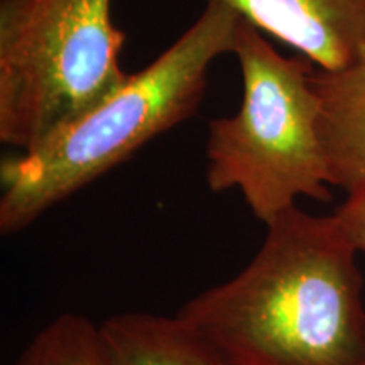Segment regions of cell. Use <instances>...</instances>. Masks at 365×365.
<instances>
[{
    "instance_id": "9",
    "label": "cell",
    "mask_w": 365,
    "mask_h": 365,
    "mask_svg": "<svg viewBox=\"0 0 365 365\" xmlns=\"http://www.w3.org/2000/svg\"><path fill=\"white\" fill-rule=\"evenodd\" d=\"M333 215L357 254L365 255V186L349 193V198Z\"/></svg>"
},
{
    "instance_id": "5",
    "label": "cell",
    "mask_w": 365,
    "mask_h": 365,
    "mask_svg": "<svg viewBox=\"0 0 365 365\" xmlns=\"http://www.w3.org/2000/svg\"><path fill=\"white\" fill-rule=\"evenodd\" d=\"M234 9L261 33L336 71L365 51V0H207Z\"/></svg>"
},
{
    "instance_id": "2",
    "label": "cell",
    "mask_w": 365,
    "mask_h": 365,
    "mask_svg": "<svg viewBox=\"0 0 365 365\" xmlns=\"http://www.w3.org/2000/svg\"><path fill=\"white\" fill-rule=\"evenodd\" d=\"M240 16L207 2L175 44L83 115L0 164V232L12 235L198 110L210 66L234 53Z\"/></svg>"
},
{
    "instance_id": "1",
    "label": "cell",
    "mask_w": 365,
    "mask_h": 365,
    "mask_svg": "<svg viewBox=\"0 0 365 365\" xmlns=\"http://www.w3.org/2000/svg\"><path fill=\"white\" fill-rule=\"evenodd\" d=\"M266 227L252 261L176 317L237 365H365L364 279L335 215L294 205Z\"/></svg>"
},
{
    "instance_id": "7",
    "label": "cell",
    "mask_w": 365,
    "mask_h": 365,
    "mask_svg": "<svg viewBox=\"0 0 365 365\" xmlns=\"http://www.w3.org/2000/svg\"><path fill=\"white\" fill-rule=\"evenodd\" d=\"M103 365H237L176 317L118 313L98 325Z\"/></svg>"
},
{
    "instance_id": "4",
    "label": "cell",
    "mask_w": 365,
    "mask_h": 365,
    "mask_svg": "<svg viewBox=\"0 0 365 365\" xmlns=\"http://www.w3.org/2000/svg\"><path fill=\"white\" fill-rule=\"evenodd\" d=\"M112 0H0V140L33 149L125 83Z\"/></svg>"
},
{
    "instance_id": "3",
    "label": "cell",
    "mask_w": 365,
    "mask_h": 365,
    "mask_svg": "<svg viewBox=\"0 0 365 365\" xmlns=\"http://www.w3.org/2000/svg\"><path fill=\"white\" fill-rule=\"evenodd\" d=\"M234 54L244 93L234 115L208 124V188L215 193L239 190L262 223L303 196L328 202L331 193L313 66L282 56L242 17Z\"/></svg>"
},
{
    "instance_id": "8",
    "label": "cell",
    "mask_w": 365,
    "mask_h": 365,
    "mask_svg": "<svg viewBox=\"0 0 365 365\" xmlns=\"http://www.w3.org/2000/svg\"><path fill=\"white\" fill-rule=\"evenodd\" d=\"M17 365H103L98 325L76 313H63L36 333Z\"/></svg>"
},
{
    "instance_id": "6",
    "label": "cell",
    "mask_w": 365,
    "mask_h": 365,
    "mask_svg": "<svg viewBox=\"0 0 365 365\" xmlns=\"http://www.w3.org/2000/svg\"><path fill=\"white\" fill-rule=\"evenodd\" d=\"M312 85L328 181L352 193L365 186V51L341 70L313 71Z\"/></svg>"
}]
</instances>
